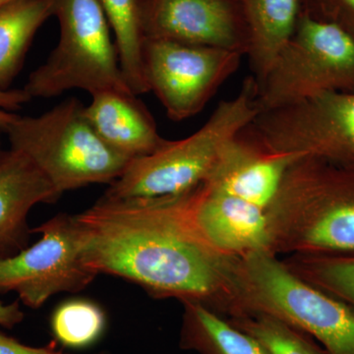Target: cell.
Returning a JSON list of instances; mask_svg holds the SVG:
<instances>
[{
	"label": "cell",
	"instance_id": "obj_1",
	"mask_svg": "<svg viewBox=\"0 0 354 354\" xmlns=\"http://www.w3.org/2000/svg\"><path fill=\"white\" fill-rule=\"evenodd\" d=\"M184 195H104L75 215L84 260L95 274L127 279L157 299L201 302L216 312L230 258L197 239L184 215Z\"/></svg>",
	"mask_w": 354,
	"mask_h": 354
},
{
	"label": "cell",
	"instance_id": "obj_2",
	"mask_svg": "<svg viewBox=\"0 0 354 354\" xmlns=\"http://www.w3.org/2000/svg\"><path fill=\"white\" fill-rule=\"evenodd\" d=\"M218 314L276 317L306 333L328 354H354V309L299 278L270 251L227 261Z\"/></svg>",
	"mask_w": 354,
	"mask_h": 354
},
{
	"label": "cell",
	"instance_id": "obj_3",
	"mask_svg": "<svg viewBox=\"0 0 354 354\" xmlns=\"http://www.w3.org/2000/svg\"><path fill=\"white\" fill-rule=\"evenodd\" d=\"M270 252H354V167L301 158L286 172L267 209Z\"/></svg>",
	"mask_w": 354,
	"mask_h": 354
},
{
	"label": "cell",
	"instance_id": "obj_4",
	"mask_svg": "<svg viewBox=\"0 0 354 354\" xmlns=\"http://www.w3.org/2000/svg\"><path fill=\"white\" fill-rule=\"evenodd\" d=\"M257 83L247 77L232 99L216 106L201 128L156 152L133 158L104 195L111 198L176 196L206 183L228 146L259 114Z\"/></svg>",
	"mask_w": 354,
	"mask_h": 354
},
{
	"label": "cell",
	"instance_id": "obj_5",
	"mask_svg": "<svg viewBox=\"0 0 354 354\" xmlns=\"http://www.w3.org/2000/svg\"><path fill=\"white\" fill-rule=\"evenodd\" d=\"M4 131L11 149L27 156L60 194L113 183L131 160L102 141L75 97L41 115H16Z\"/></svg>",
	"mask_w": 354,
	"mask_h": 354
},
{
	"label": "cell",
	"instance_id": "obj_6",
	"mask_svg": "<svg viewBox=\"0 0 354 354\" xmlns=\"http://www.w3.org/2000/svg\"><path fill=\"white\" fill-rule=\"evenodd\" d=\"M50 3L59 22V41L46 62L30 74L24 90L32 99L57 97L73 88L91 95L104 91L132 93L99 2L50 0Z\"/></svg>",
	"mask_w": 354,
	"mask_h": 354
},
{
	"label": "cell",
	"instance_id": "obj_7",
	"mask_svg": "<svg viewBox=\"0 0 354 354\" xmlns=\"http://www.w3.org/2000/svg\"><path fill=\"white\" fill-rule=\"evenodd\" d=\"M260 113L328 92H354V39L305 10L288 43L258 84Z\"/></svg>",
	"mask_w": 354,
	"mask_h": 354
},
{
	"label": "cell",
	"instance_id": "obj_8",
	"mask_svg": "<svg viewBox=\"0 0 354 354\" xmlns=\"http://www.w3.org/2000/svg\"><path fill=\"white\" fill-rule=\"evenodd\" d=\"M242 134L270 153L354 167V92H328L260 113Z\"/></svg>",
	"mask_w": 354,
	"mask_h": 354
},
{
	"label": "cell",
	"instance_id": "obj_9",
	"mask_svg": "<svg viewBox=\"0 0 354 354\" xmlns=\"http://www.w3.org/2000/svg\"><path fill=\"white\" fill-rule=\"evenodd\" d=\"M32 234L41 239L0 260V293L13 291L26 306L38 309L58 293L80 292L97 276L84 260L75 215L58 214Z\"/></svg>",
	"mask_w": 354,
	"mask_h": 354
},
{
	"label": "cell",
	"instance_id": "obj_10",
	"mask_svg": "<svg viewBox=\"0 0 354 354\" xmlns=\"http://www.w3.org/2000/svg\"><path fill=\"white\" fill-rule=\"evenodd\" d=\"M236 51L145 39L144 72L149 91L169 120L183 121L201 113L218 88L241 66Z\"/></svg>",
	"mask_w": 354,
	"mask_h": 354
},
{
	"label": "cell",
	"instance_id": "obj_11",
	"mask_svg": "<svg viewBox=\"0 0 354 354\" xmlns=\"http://www.w3.org/2000/svg\"><path fill=\"white\" fill-rule=\"evenodd\" d=\"M137 1L145 39L248 53V30L235 0Z\"/></svg>",
	"mask_w": 354,
	"mask_h": 354
},
{
	"label": "cell",
	"instance_id": "obj_12",
	"mask_svg": "<svg viewBox=\"0 0 354 354\" xmlns=\"http://www.w3.org/2000/svg\"><path fill=\"white\" fill-rule=\"evenodd\" d=\"M184 215L197 239L221 257L270 251L267 212L206 184L186 193Z\"/></svg>",
	"mask_w": 354,
	"mask_h": 354
},
{
	"label": "cell",
	"instance_id": "obj_13",
	"mask_svg": "<svg viewBox=\"0 0 354 354\" xmlns=\"http://www.w3.org/2000/svg\"><path fill=\"white\" fill-rule=\"evenodd\" d=\"M301 158L293 153L267 152L241 132L204 184L209 189L267 212L278 195L286 172Z\"/></svg>",
	"mask_w": 354,
	"mask_h": 354
},
{
	"label": "cell",
	"instance_id": "obj_14",
	"mask_svg": "<svg viewBox=\"0 0 354 354\" xmlns=\"http://www.w3.org/2000/svg\"><path fill=\"white\" fill-rule=\"evenodd\" d=\"M62 195L24 153L14 149L0 153V260L28 247L32 207L53 204Z\"/></svg>",
	"mask_w": 354,
	"mask_h": 354
},
{
	"label": "cell",
	"instance_id": "obj_15",
	"mask_svg": "<svg viewBox=\"0 0 354 354\" xmlns=\"http://www.w3.org/2000/svg\"><path fill=\"white\" fill-rule=\"evenodd\" d=\"M85 114L102 141L130 160L156 152L167 141L145 104L132 93H95Z\"/></svg>",
	"mask_w": 354,
	"mask_h": 354
},
{
	"label": "cell",
	"instance_id": "obj_16",
	"mask_svg": "<svg viewBox=\"0 0 354 354\" xmlns=\"http://www.w3.org/2000/svg\"><path fill=\"white\" fill-rule=\"evenodd\" d=\"M249 35L247 53L252 77L260 84L279 50L292 36L306 0H235Z\"/></svg>",
	"mask_w": 354,
	"mask_h": 354
},
{
	"label": "cell",
	"instance_id": "obj_17",
	"mask_svg": "<svg viewBox=\"0 0 354 354\" xmlns=\"http://www.w3.org/2000/svg\"><path fill=\"white\" fill-rule=\"evenodd\" d=\"M183 305L179 346L198 354H269L250 335L198 301Z\"/></svg>",
	"mask_w": 354,
	"mask_h": 354
},
{
	"label": "cell",
	"instance_id": "obj_18",
	"mask_svg": "<svg viewBox=\"0 0 354 354\" xmlns=\"http://www.w3.org/2000/svg\"><path fill=\"white\" fill-rule=\"evenodd\" d=\"M50 16V0H14L0 7V88L13 82L35 35Z\"/></svg>",
	"mask_w": 354,
	"mask_h": 354
},
{
	"label": "cell",
	"instance_id": "obj_19",
	"mask_svg": "<svg viewBox=\"0 0 354 354\" xmlns=\"http://www.w3.org/2000/svg\"><path fill=\"white\" fill-rule=\"evenodd\" d=\"M115 37L121 70L135 95L150 92L143 64L145 41L137 0H97Z\"/></svg>",
	"mask_w": 354,
	"mask_h": 354
},
{
	"label": "cell",
	"instance_id": "obj_20",
	"mask_svg": "<svg viewBox=\"0 0 354 354\" xmlns=\"http://www.w3.org/2000/svg\"><path fill=\"white\" fill-rule=\"evenodd\" d=\"M106 328V317L102 307L82 298L60 304L50 318L55 342L72 349L94 346L101 339Z\"/></svg>",
	"mask_w": 354,
	"mask_h": 354
},
{
	"label": "cell",
	"instance_id": "obj_21",
	"mask_svg": "<svg viewBox=\"0 0 354 354\" xmlns=\"http://www.w3.org/2000/svg\"><path fill=\"white\" fill-rule=\"evenodd\" d=\"M283 262L310 285L354 306V256H286Z\"/></svg>",
	"mask_w": 354,
	"mask_h": 354
},
{
	"label": "cell",
	"instance_id": "obj_22",
	"mask_svg": "<svg viewBox=\"0 0 354 354\" xmlns=\"http://www.w3.org/2000/svg\"><path fill=\"white\" fill-rule=\"evenodd\" d=\"M227 319L254 337L269 354H328L306 333L276 317L250 314Z\"/></svg>",
	"mask_w": 354,
	"mask_h": 354
},
{
	"label": "cell",
	"instance_id": "obj_23",
	"mask_svg": "<svg viewBox=\"0 0 354 354\" xmlns=\"http://www.w3.org/2000/svg\"><path fill=\"white\" fill-rule=\"evenodd\" d=\"M305 10L339 26L354 39V0H306Z\"/></svg>",
	"mask_w": 354,
	"mask_h": 354
},
{
	"label": "cell",
	"instance_id": "obj_24",
	"mask_svg": "<svg viewBox=\"0 0 354 354\" xmlns=\"http://www.w3.org/2000/svg\"><path fill=\"white\" fill-rule=\"evenodd\" d=\"M32 100L24 88L9 90L0 88V129H6L7 125L15 118L16 114L8 113L7 111H14L20 109L26 102Z\"/></svg>",
	"mask_w": 354,
	"mask_h": 354
},
{
	"label": "cell",
	"instance_id": "obj_25",
	"mask_svg": "<svg viewBox=\"0 0 354 354\" xmlns=\"http://www.w3.org/2000/svg\"><path fill=\"white\" fill-rule=\"evenodd\" d=\"M0 354H66L57 348V342L43 348H34L21 344L17 339L0 333Z\"/></svg>",
	"mask_w": 354,
	"mask_h": 354
},
{
	"label": "cell",
	"instance_id": "obj_26",
	"mask_svg": "<svg viewBox=\"0 0 354 354\" xmlns=\"http://www.w3.org/2000/svg\"><path fill=\"white\" fill-rule=\"evenodd\" d=\"M24 320V312L20 308L19 301L4 304L0 301V326L12 329Z\"/></svg>",
	"mask_w": 354,
	"mask_h": 354
},
{
	"label": "cell",
	"instance_id": "obj_27",
	"mask_svg": "<svg viewBox=\"0 0 354 354\" xmlns=\"http://www.w3.org/2000/svg\"><path fill=\"white\" fill-rule=\"evenodd\" d=\"M14 1V0H0V7L4 4L9 3V2Z\"/></svg>",
	"mask_w": 354,
	"mask_h": 354
},
{
	"label": "cell",
	"instance_id": "obj_28",
	"mask_svg": "<svg viewBox=\"0 0 354 354\" xmlns=\"http://www.w3.org/2000/svg\"><path fill=\"white\" fill-rule=\"evenodd\" d=\"M95 354H113V353H108V351H101V353H95Z\"/></svg>",
	"mask_w": 354,
	"mask_h": 354
}]
</instances>
